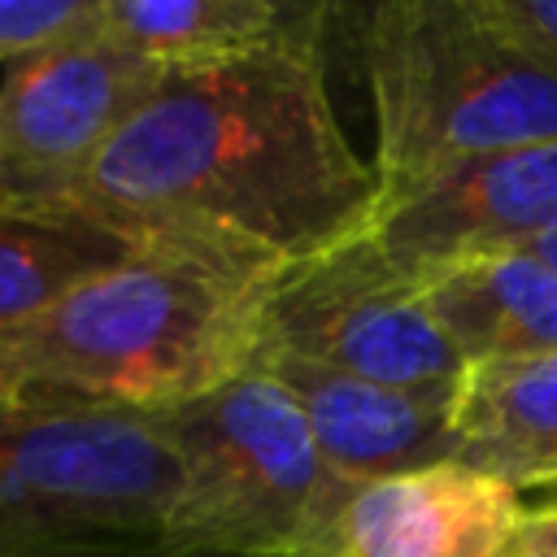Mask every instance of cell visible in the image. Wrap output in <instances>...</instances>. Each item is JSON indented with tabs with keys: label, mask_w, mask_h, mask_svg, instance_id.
<instances>
[{
	"label": "cell",
	"mask_w": 557,
	"mask_h": 557,
	"mask_svg": "<svg viewBox=\"0 0 557 557\" xmlns=\"http://www.w3.org/2000/svg\"><path fill=\"white\" fill-rule=\"evenodd\" d=\"M257 366L292 392L322 461L344 483H374L457 461V392L387 387L265 348L257 352Z\"/></svg>",
	"instance_id": "30bf717a"
},
{
	"label": "cell",
	"mask_w": 557,
	"mask_h": 557,
	"mask_svg": "<svg viewBox=\"0 0 557 557\" xmlns=\"http://www.w3.org/2000/svg\"><path fill=\"white\" fill-rule=\"evenodd\" d=\"M357 48L383 200L457 161L557 139V70L483 0L374 4L361 13Z\"/></svg>",
	"instance_id": "3957f363"
},
{
	"label": "cell",
	"mask_w": 557,
	"mask_h": 557,
	"mask_svg": "<svg viewBox=\"0 0 557 557\" xmlns=\"http://www.w3.org/2000/svg\"><path fill=\"white\" fill-rule=\"evenodd\" d=\"M4 557H187L170 544H74V548H39V553H4Z\"/></svg>",
	"instance_id": "e0dca14e"
},
{
	"label": "cell",
	"mask_w": 557,
	"mask_h": 557,
	"mask_svg": "<svg viewBox=\"0 0 557 557\" xmlns=\"http://www.w3.org/2000/svg\"><path fill=\"white\" fill-rule=\"evenodd\" d=\"M318 9L283 0H96V26L113 44L178 70L257 52L305 26Z\"/></svg>",
	"instance_id": "5bb4252c"
},
{
	"label": "cell",
	"mask_w": 557,
	"mask_h": 557,
	"mask_svg": "<svg viewBox=\"0 0 557 557\" xmlns=\"http://www.w3.org/2000/svg\"><path fill=\"white\" fill-rule=\"evenodd\" d=\"M553 226L557 139L457 161L379 200L370 235L396 270L426 287L457 265L527 252Z\"/></svg>",
	"instance_id": "ba28073f"
},
{
	"label": "cell",
	"mask_w": 557,
	"mask_h": 557,
	"mask_svg": "<svg viewBox=\"0 0 557 557\" xmlns=\"http://www.w3.org/2000/svg\"><path fill=\"white\" fill-rule=\"evenodd\" d=\"M261 348L413 392H457L466 379L422 283L396 270L370 231L270 274Z\"/></svg>",
	"instance_id": "8992f818"
},
{
	"label": "cell",
	"mask_w": 557,
	"mask_h": 557,
	"mask_svg": "<svg viewBox=\"0 0 557 557\" xmlns=\"http://www.w3.org/2000/svg\"><path fill=\"white\" fill-rule=\"evenodd\" d=\"M91 0H0V65L61 39L87 17Z\"/></svg>",
	"instance_id": "9a60e30c"
},
{
	"label": "cell",
	"mask_w": 557,
	"mask_h": 557,
	"mask_svg": "<svg viewBox=\"0 0 557 557\" xmlns=\"http://www.w3.org/2000/svg\"><path fill=\"white\" fill-rule=\"evenodd\" d=\"M522 557H557V505H540V509H527Z\"/></svg>",
	"instance_id": "ac0fdd59"
},
{
	"label": "cell",
	"mask_w": 557,
	"mask_h": 557,
	"mask_svg": "<svg viewBox=\"0 0 557 557\" xmlns=\"http://www.w3.org/2000/svg\"><path fill=\"white\" fill-rule=\"evenodd\" d=\"M139 244V235L74 200H0V331L22 326L83 278L126 261Z\"/></svg>",
	"instance_id": "4fadbf2b"
},
{
	"label": "cell",
	"mask_w": 557,
	"mask_h": 557,
	"mask_svg": "<svg viewBox=\"0 0 557 557\" xmlns=\"http://www.w3.org/2000/svg\"><path fill=\"white\" fill-rule=\"evenodd\" d=\"M278 265L152 231L144 244L0 331V400L26 409L165 413L257 361Z\"/></svg>",
	"instance_id": "7a4b0ae2"
},
{
	"label": "cell",
	"mask_w": 557,
	"mask_h": 557,
	"mask_svg": "<svg viewBox=\"0 0 557 557\" xmlns=\"http://www.w3.org/2000/svg\"><path fill=\"white\" fill-rule=\"evenodd\" d=\"M183 466L152 413L0 400V557L74 544H170Z\"/></svg>",
	"instance_id": "5b68a950"
},
{
	"label": "cell",
	"mask_w": 557,
	"mask_h": 557,
	"mask_svg": "<svg viewBox=\"0 0 557 557\" xmlns=\"http://www.w3.org/2000/svg\"><path fill=\"white\" fill-rule=\"evenodd\" d=\"M183 466L170 548L187 557H313L348 487L322 461L292 392L257 361L152 413Z\"/></svg>",
	"instance_id": "277c9868"
},
{
	"label": "cell",
	"mask_w": 557,
	"mask_h": 557,
	"mask_svg": "<svg viewBox=\"0 0 557 557\" xmlns=\"http://www.w3.org/2000/svg\"><path fill=\"white\" fill-rule=\"evenodd\" d=\"M326 4L292 35L165 70L74 187V205L287 265L370 231L383 187L326 91Z\"/></svg>",
	"instance_id": "6da1fadb"
},
{
	"label": "cell",
	"mask_w": 557,
	"mask_h": 557,
	"mask_svg": "<svg viewBox=\"0 0 557 557\" xmlns=\"http://www.w3.org/2000/svg\"><path fill=\"white\" fill-rule=\"evenodd\" d=\"M527 505L500 479L440 461L348 483L313 557H522Z\"/></svg>",
	"instance_id": "9c48e42d"
},
{
	"label": "cell",
	"mask_w": 557,
	"mask_h": 557,
	"mask_svg": "<svg viewBox=\"0 0 557 557\" xmlns=\"http://www.w3.org/2000/svg\"><path fill=\"white\" fill-rule=\"evenodd\" d=\"M527 252H531V257H540V261H548V265H557V226H553L548 235H540Z\"/></svg>",
	"instance_id": "d6986e66"
},
{
	"label": "cell",
	"mask_w": 557,
	"mask_h": 557,
	"mask_svg": "<svg viewBox=\"0 0 557 557\" xmlns=\"http://www.w3.org/2000/svg\"><path fill=\"white\" fill-rule=\"evenodd\" d=\"M165 65L113 44L87 17L0 74V200H70L122 122L157 91Z\"/></svg>",
	"instance_id": "52a82bcc"
},
{
	"label": "cell",
	"mask_w": 557,
	"mask_h": 557,
	"mask_svg": "<svg viewBox=\"0 0 557 557\" xmlns=\"http://www.w3.org/2000/svg\"><path fill=\"white\" fill-rule=\"evenodd\" d=\"M483 9L544 65L557 70V0H483Z\"/></svg>",
	"instance_id": "2e32d148"
},
{
	"label": "cell",
	"mask_w": 557,
	"mask_h": 557,
	"mask_svg": "<svg viewBox=\"0 0 557 557\" xmlns=\"http://www.w3.org/2000/svg\"><path fill=\"white\" fill-rule=\"evenodd\" d=\"M453 431L457 461L513 492H557V352L466 366Z\"/></svg>",
	"instance_id": "8fae6325"
},
{
	"label": "cell",
	"mask_w": 557,
	"mask_h": 557,
	"mask_svg": "<svg viewBox=\"0 0 557 557\" xmlns=\"http://www.w3.org/2000/svg\"><path fill=\"white\" fill-rule=\"evenodd\" d=\"M422 296L466 366L557 352V265L531 252L457 265Z\"/></svg>",
	"instance_id": "7c38bea8"
}]
</instances>
